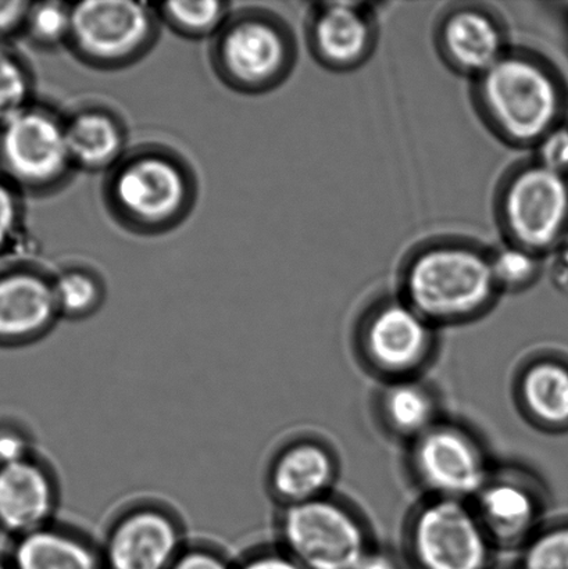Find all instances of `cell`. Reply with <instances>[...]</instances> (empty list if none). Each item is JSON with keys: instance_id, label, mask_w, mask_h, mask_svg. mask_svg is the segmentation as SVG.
Returning <instances> with one entry per match:
<instances>
[{"instance_id": "6da1fadb", "label": "cell", "mask_w": 568, "mask_h": 569, "mask_svg": "<svg viewBox=\"0 0 568 569\" xmlns=\"http://www.w3.org/2000/svg\"><path fill=\"white\" fill-rule=\"evenodd\" d=\"M472 104L487 130L510 148H536L565 124V78L542 54L510 48L491 69L472 80Z\"/></svg>"}, {"instance_id": "7a4b0ae2", "label": "cell", "mask_w": 568, "mask_h": 569, "mask_svg": "<svg viewBox=\"0 0 568 569\" xmlns=\"http://www.w3.org/2000/svg\"><path fill=\"white\" fill-rule=\"evenodd\" d=\"M399 282L400 298L434 327L477 320L500 295L491 250L464 238L419 244L405 259Z\"/></svg>"}, {"instance_id": "3957f363", "label": "cell", "mask_w": 568, "mask_h": 569, "mask_svg": "<svg viewBox=\"0 0 568 569\" xmlns=\"http://www.w3.org/2000/svg\"><path fill=\"white\" fill-rule=\"evenodd\" d=\"M103 198L110 216L124 230L143 237L163 236L191 214L198 183L180 156L145 147L127 152L108 172Z\"/></svg>"}, {"instance_id": "277c9868", "label": "cell", "mask_w": 568, "mask_h": 569, "mask_svg": "<svg viewBox=\"0 0 568 569\" xmlns=\"http://www.w3.org/2000/svg\"><path fill=\"white\" fill-rule=\"evenodd\" d=\"M211 64L232 91L263 94L280 88L298 63L291 27L269 10L232 13L213 38Z\"/></svg>"}, {"instance_id": "5b68a950", "label": "cell", "mask_w": 568, "mask_h": 569, "mask_svg": "<svg viewBox=\"0 0 568 569\" xmlns=\"http://www.w3.org/2000/svg\"><path fill=\"white\" fill-rule=\"evenodd\" d=\"M495 216L506 243L547 258L568 236V177L536 160L514 167L500 181Z\"/></svg>"}, {"instance_id": "8992f818", "label": "cell", "mask_w": 568, "mask_h": 569, "mask_svg": "<svg viewBox=\"0 0 568 569\" xmlns=\"http://www.w3.org/2000/svg\"><path fill=\"white\" fill-rule=\"evenodd\" d=\"M160 20L155 8L130 0L71 3L67 48L81 63L98 70H121L138 63L155 47Z\"/></svg>"}, {"instance_id": "52a82bcc", "label": "cell", "mask_w": 568, "mask_h": 569, "mask_svg": "<svg viewBox=\"0 0 568 569\" xmlns=\"http://www.w3.org/2000/svg\"><path fill=\"white\" fill-rule=\"evenodd\" d=\"M0 166L11 186L31 193H54L66 187L76 170L67 147L66 120L31 104L3 122Z\"/></svg>"}, {"instance_id": "ba28073f", "label": "cell", "mask_w": 568, "mask_h": 569, "mask_svg": "<svg viewBox=\"0 0 568 569\" xmlns=\"http://www.w3.org/2000/svg\"><path fill=\"white\" fill-rule=\"evenodd\" d=\"M281 535L286 553L305 569H355L371 550L363 522L327 496L289 506Z\"/></svg>"}, {"instance_id": "9c48e42d", "label": "cell", "mask_w": 568, "mask_h": 569, "mask_svg": "<svg viewBox=\"0 0 568 569\" xmlns=\"http://www.w3.org/2000/svg\"><path fill=\"white\" fill-rule=\"evenodd\" d=\"M411 557L420 569H487L492 539L467 501L434 498L413 516Z\"/></svg>"}, {"instance_id": "30bf717a", "label": "cell", "mask_w": 568, "mask_h": 569, "mask_svg": "<svg viewBox=\"0 0 568 569\" xmlns=\"http://www.w3.org/2000/svg\"><path fill=\"white\" fill-rule=\"evenodd\" d=\"M434 327L402 298L378 300L360 323L361 351L378 372L408 379L432 353Z\"/></svg>"}, {"instance_id": "8fae6325", "label": "cell", "mask_w": 568, "mask_h": 569, "mask_svg": "<svg viewBox=\"0 0 568 569\" xmlns=\"http://www.w3.org/2000/svg\"><path fill=\"white\" fill-rule=\"evenodd\" d=\"M411 465L434 498L476 499L491 473L481 446L464 428L436 423L415 440Z\"/></svg>"}, {"instance_id": "7c38bea8", "label": "cell", "mask_w": 568, "mask_h": 569, "mask_svg": "<svg viewBox=\"0 0 568 569\" xmlns=\"http://www.w3.org/2000/svg\"><path fill=\"white\" fill-rule=\"evenodd\" d=\"M378 38V14L370 3H317L306 22V42L311 56L332 72L363 67L375 54Z\"/></svg>"}, {"instance_id": "4fadbf2b", "label": "cell", "mask_w": 568, "mask_h": 569, "mask_svg": "<svg viewBox=\"0 0 568 569\" xmlns=\"http://www.w3.org/2000/svg\"><path fill=\"white\" fill-rule=\"evenodd\" d=\"M434 42L448 69L471 80L491 69L511 48L502 16L481 3H459L445 10Z\"/></svg>"}, {"instance_id": "5bb4252c", "label": "cell", "mask_w": 568, "mask_h": 569, "mask_svg": "<svg viewBox=\"0 0 568 569\" xmlns=\"http://www.w3.org/2000/svg\"><path fill=\"white\" fill-rule=\"evenodd\" d=\"M181 535L166 512L141 509L116 523L109 535V569H170L180 556Z\"/></svg>"}, {"instance_id": "9a60e30c", "label": "cell", "mask_w": 568, "mask_h": 569, "mask_svg": "<svg viewBox=\"0 0 568 569\" xmlns=\"http://www.w3.org/2000/svg\"><path fill=\"white\" fill-rule=\"evenodd\" d=\"M58 316L52 278L27 267L0 274V343L37 338Z\"/></svg>"}, {"instance_id": "2e32d148", "label": "cell", "mask_w": 568, "mask_h": 569, "mask_svg": "<svg viewBox=\"0 0 568 569\" xmlns=\"http://www.w3.org/2000/svg\"><path fill=\"white\" fill-rule=\"evenodd\" d=\"M476 500L475 510L494 543H527L537 532L542 500L525 479L491 477Z\"/></svg>"}, {"instance_id": "e0dca14e", "label": "cell", "mask_w": 568, "mask_h": 569, "mask_svg": "<svg viewBox=\"0 0 568 569\" xmlns=\"http://www.w3.org/2000/svg\"><path fill=\"white\" fill-rule=\"evenodd\" d=\"M56 505L52 479L27 459L0 467V528L17 539L48 527Z\"/></svg>"}, {"instance_id": "ac0fdd59", "label": "cell", "mask_w": 568, "mask_h": 569, "mask_svg": "<svg viewBox=\"0 0 568 569\" xmlns=\"http://www.w3.org/2000/svg\"><path fill=\"white\" fill-rule=\"evenodd\" d=\"M337 478L336 457L321 443L302 440L288 446L271 468L277 498L289 506L326 498Z\"/></svg>"}, {"instance_id": "d6986e66", "label": "cell", "mask_w": 568, "mask_h": 569, "mask_svg": "<svg viewBox=\"0 0 568 569\" xmlns=\"http://www.w3.org/2000/svg\"><path fill=\"white\" fill-rule=\"evenodd\" d=\"M72 166L88 172H109L127 154V132L113 111L88 108L66 120Z\"/></svg>"}, {"instance_id": "ffe728a7", "label": "cell", "mask_w": 568, "mask_h": 569, "mask_svg": "<svg viewBox=\"0 0 568 569\" xmlns=\"http://www.w3.org/2000/svg\"><path fill=\"white\" fill-rule=\"evenodd\" d=\"M522 409L534 422L549 429L568 428V366L539 359L522 371L519 383Z\"/></svg>"}, {"instance_id": "44dd1931", "label": "cell", "mask_w": 568, "mask_h": 569, "mask_svg": "<svg viewBox=\"0 0 568 569\" xmlns=\"http://www.w3.org/2000/svg\"><path fill=\"white\" fill-rule=\"evenodd\" d=\"M11 569H100L98 557L82 540L52 528L17 539Z\"/></svg>"}, {"instance_id": "7402d4cb", "label": "cell", "mask_w": 568, "mask_h": 569, "mask_svg": "<svg viewBox=\"0 0 568 569\" xmlns=\"http://www.w3.org/2000/svg\"><path fill=\"white\" fill-rule=\"evenodd\" d=\"M383 420L400 437L416 440L438 423L436 400L413 379H398L381 398Z\"/></svg>"}, {"instance_id": "603a6c76", "label": "cell", "mask_w": 568, "mask_h": 569, "mask_svg": "<svg viewBox=\"0 0 568 569\" xmlns=\"http://www.w3.org/2000/svg\"><path fill=\"white\" fill-rule=\"evenodd\" d=\"M155 10L160 22L187 39L215 38L233 13L230 3L217 0L161 3Z\"/></svg>"}, {"instance_id": "cb8c5ba5", "label": "cell", "mask_w": 568, "mask_h": 569, "mask_svg": "<svg viewBox=\"0 0 568 569\" xmlns=\"http://www.w3.org/2000/svg\"><path fill=\"white\" fill-rule=\"evenodd\" d=\"M52 281L60 316L87 317L103 303L106 290L102 278L87 267H67Z\"/></svg>"}, {"instance_id": "d4e9b609", "label": "cell", "mask_w": 568, "mask_h": 569, "mask_svg": "<svg viewBox=\"0 0 568 569\" xmlns=\"http://www.w3.org/2000/svg\"><path fill=\"white\" fill-rule=\"evenodd\" d=\"M491 266L500 293H520L541 280L547 269V258L505 243L491 250Z\"/></svg>"}, {"instance_id": "484cf974", "label": "cell", "mask_w": 568, "mask_h": 569, "mask_svg": "<svg viewBox=\"0 0 568 569\" xmlns=\"http://www.w3.org/2000/svg\"><path fill=\"white\" fill-rule=\"evenodd\" d=\"M24 31L39 48L67 47L71 31V3H30Z\"/></svg>"}, {"instance_id": "4316f807", "label": "cell", "mask_w": 568, "mask_h": 569, "mask_svg": "<svg viewBox=\"0 0 568 569\" xmlns=\"http://www.w3.org/2000/svg\"><path fill=\"white\" fill-rule=\"evenodd\" d=\"M32 78L14 54L0 50V126L30 108Z\"/></svg>"}, {"instance_id": "83f0119b", "label": "cell", "mask_w": 568, "mask_h": 569, "mask_svg": "<svg viewBox=\"0 0 568 569\" xmlns=\"http://www.w3.org/2000/svg\"><path fill=\"white\" fill-rule=\"evenodd\" d=\"M521 569H568V522L534 533L525 546Z\"/></svg>"}, {"instance_id": "f1b7e54d", "label": "cell", "mask_w": 568, "mask_h": 569, "mask_svg": "<svg viewBox=\"0 0 568 569\" xmlns=\"http://www.w3.org/2000/svg\"><path fill=\"white\" fill-rule=\"evenodd\" d=\"M534 149L539 164L568 177V126L556 127Z\"/></svg>"}, {"instance_id": "f546056e", "label": "cell", "mask_w": 568, "mask_h": 569, "mask_svg": "<svg viewBox=\"0 0 568 569\" xmlns=\"http://www.w3.org/2000/svg\"><path fill=\"white\" fill-rule=\"evenodd\" d=\"M17 188L0 181V252L13 241L21 222V203Z\"/></svg>"}, {"instance_id": "4dcf8cb0", "label": "cell", "mask_w": 568, "mask_h": 569, "mask_svg": "<svg viewBox=\"0 0 568 569\" xmlns=\"http://www.w3.org/2000/svg\"><path fill=\"white\" fill-rule=\"evenodd\" d=\"M30 459V442L19 429L0 426V467Z\"/></svg>"}, {"instance_id": "1f68e13d", "label": "cell", "mask_w": 568, "mask_h": 569, "mask_svg": "<svg viewBox=\"0 0 568 569\" xmlns=\"http://www.w3.org/2000/svg\"><path fill=\"white\" fill-rule=\"evenodd\" d=\"M28 9V2H0V39L24 30Z\"/></svg>"}, {"instance_id": "d6a6232c", "label": "cell", "mask_w": 568, "mask_h": 569, "mask_svg": "<svg viewBox=\"0 0 568 569\" xmlns=\"http://www.w3.org/2000/svg\"><path fill=\"white\" fill-rule=\"evenodd\" d=\"M170 569H231L220 556L208 550H191L178 556Z\"/></svg>"}, {"instance_id": "836d02e7", "label": "cell", "mask_w": 568, "mask_h": 569, "mask_svg": "<svg viewBox=\"0 0 568 569\" xmlns=\"http://www.w3.org/2000/svg\"><path fill=\"white\" fill-rule=\"evenodd\" d=\"M241 569H305L291 556L283 553H265L248 560Z\"/></svg>"}, {"instance_id": "e575fe53", "label": "cell", "mask_w": 568, "mask_h": 569, "mask_svg": "<svg viewBox=\"0 0 568 569\" xmlns=\"http://www.w3.org/2000/svg\"><path fill=\"white\" fill-rule=\"evenodd\" d=\"M355 569H402L398 561L382 551L370 550Z\"/></svg>"}, {"instance_id": "d590c367", "label": "cell", "mask_w": 568, "mask_h": 569, "mask_svg": "<svg viewBox=\"0 0 568 569\" xmlns=\"http://www.w3.org/2000/svg\"><path fill=\"white\" fill-rule=\"evenodd\" d=\"M0 569H11L10 565H4V562L0 561Z\"/></svg>"}, {"instance_id": "8d00e7d4", "label": "cell", "mask_w": 568, "mask_h": 569, "mask_svg": "<svg viewBox=\"0 0 568 569\" xmlns=\"http://www.w3.org/2000/svg\"><path fill=\"white\" fill-rule=\"evenodd\" d=\"M506 569H521V568H506Z\"/></svg>"}]
</instances>
